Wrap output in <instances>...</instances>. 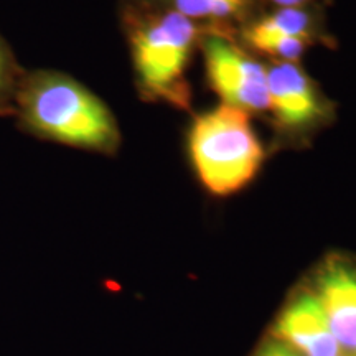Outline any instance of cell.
I'll list each match as a JSON object with an SVG mask.
<instances>
[{"label":"cell","instance_id":"cell-1","mask_svg":"<svg viewBox=\"0 0 356 356\" xmlns=\"http://www.w3.org/2000/svg\"><path fill=\"white\" fill-rule=\"evenodd\" d=\"M13 118L19 129L42 140L106 155L121 147V131L108 106L60 71H26Z\"/></svg>","mask_w":356,"mask_h":356},{"label":"cell","instance_id":"cell-2","mask_svg":"<svg viewBox=\"0 0 356 356\" xmlns=\"http://www.w3.org/2000/svg\"><path fill=\"white\" fill-rule=\"evenodd\" d=\"M121 20L142 95L186 108L185 68L191 48L211 26L186 19L160 0H121Z\"/></svg>","mask_w":356,"mask_h":356},{"label":"cell","instance_id":"cell-3","mask_svg":"<svg viewBox=\"0 0 356 356\" xmlns=\"http://www.w3.org/2000/svg\"><path fill=\"white\" fill-rule=\"evenodd\" d=\"M190 154L200 180L215 195L241 190L259 170L264 157L248 113L226 104L195 121Z\"/></svg>","mask_w":356,"mask_h":356},{"label":"cell","instance_id":"cell-4","mask_svg":"<svg viewBox=\"0 0 356 356\" xmlns=\"http://www.w3.org/2000/svg\"><path fill=\"white\" fill-rule=\"evenodd\" d=\"M228 29H210L202 38L210 83L226 106L244 113L269 111L267 68L228 37Z\"/></svg>","mask_w":356,"mask_h":356},{"label":"cell","instance_id":"cell-5","mask_svg":"<svg viewBox=\"0 0 356 356\" xmlns=\"http://www.w3.org/2000/svg\"><path fill=\"white\" fill-rule=\"evenodd\" d=\"M269 111L280 131L299 136L332 118V106L296 63H275L267 70Z\"/></svg>","mask_w":356,"mask_h":356},{"label":"cell","instance_id":"cell-6","mask_svg":"<svg viewBox=\"0 0 356 356\" xmlns=\"http://www.w3.org/2000/svg\"><path fill=\"white\" fill-rule=\"evenodd\" d=\"M343 353H356V262L333 256L310 286Z\"/></svg>","mask_w":356,"mask_h":356},{"label":"cell","instance_id":"cell-7","mask_svg":"<svg viewBox=\"0 0 356 356\" xmlns=\"http://www.w3.org/2000/svg\"><path fill=\"white\" fill-rule=\"evenodd\" d=\"M317 35V19L309 6L274 7L259 19H252L244 37L257 50L279 61L296 63Z\"/></svg>","mask_w":356,"mask_h":356},{"label":"cell","instance_id":"cell-8","mask_svg":"<svg viewBox=\"0 0 356 356\" xmlns=\"http://www.w3.org/2000/svg\"><path fill=\"white\" fill-rule=\"evenodd\" d=\"M274 338L304 356H340L322 305L310 287L297 292L274 325Z\"/></svg>","mask_w":356,"mask_h":356},{"label":"cell","instance_id":"cell-9","mask_svg":"<svg viewBox=\"0 0 356 356\" xmlns=\"http://www.w3.org/2000/svg\"><path fill=\"white\" fill-rule=\"evenodd\" d=\"M186 19L211 29H231L254 15L257 0H160Z\"/></svg>","mask_w":356,"mask_h":356},{"label":"cell","instance_id":"cell-10","mask_svg":"<svg viewBox=\"0 0 356 356\" xmlns=\"http://www.w3.org/2000/svg\"><path fill=\"white\" fill-rule=\"evenodd\" d=\"M26 70L17 60L6 38L0 35V118H13L19 89Z\"/></svg>","mask_w":356,"mask_h":356},{"label":"cell","instance_id":"cell-11","mask_svg":"<svg viewBox=\"0 0 356 356\" xmlns=\"http://www.w3.org/2000/svg\"><path fill=\"white\" fill-rule=\"evenodd\" d=\"M256 356H304V355H300L299 351L293 350L292 346L284 343V341L275 340L274 338V341H270V343H266L262 346L259 353Z\"/></svg>","mask_w":356,"mask_h":356},{"label":"cell","instance_id":"cell-12","mask_svg":"<svg viewBox=\"0 0 356 356\" xmlns=\"http://www.w3.org/2000/svg\"><path fill=\"white\" fill-rule=\"evenodd\" d=\"M274 7H305L312 6L315 0H266Z\"/></svg>","mask_w":356,"mask_h":356},{"label":"cell","instance_id":"cell-13","mask_svg":"<svg viewBox=\"0 0 356 356\" xmlns=\"http://www.w3.org/2000/svg\"><path fill=\"white\" fill-rule=\"evenodd\" d=\"M340 356H356V353H341Z\"/></svg>","mask_w":356,"mask_h":356}]
</instances>
